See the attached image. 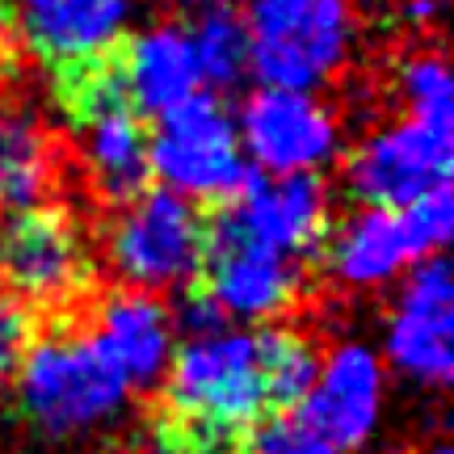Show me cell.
<instances>
[{
	"instance_id": "obj_1",
	"label": "cell",
	"mask_w": 454,
	"mask_h": 454,
	"mask_svg": "<svg viewBox=\"0 0 454 454\" xmlns=\"http://www.w3.org/2000/svg\"><path fill=\"white\" fill-rule=\"evenodd\" d=\"M127 400V379L93 337H47L17 366V412L43 442L93 438L122 417Z\"/></svg>"
},
{
	"instance_id": "obj_16",
	"label": "cell",
	"mask_w": 454,
	"mask_h": 454,
	"mask_svg": "<svg viewBox=\"0 0 454 454\" xmlns=\"http://www.w3.org/2000/svg\"><path fill=\"white\" fill-rule=\"evenodd\" d=\"M421 253L408 236L400 211H362L328 244V265L345 286H383Z\"/></svg>"
},
{
	"instance_id": "obj_22",
	"label": "cell",
	"mask_w": 454,
	"mask_h": 454,
	"mask_svg": "<svg viewBox=\"0 0 454 454\" xmlns=\"http://www.w3.org/2000/svg\"><path fill=\"white\" fill-rule=\"evenodd\" d=\"M248 454H337V450L316 429H308L294 412H274V417L253 425Z\"/></svg>"
},
{
	"instance_id": "obj_9",
	"label": "cell",
	"mask_w": 454,
	"mask_h": 454,
	"mask_svg": "<svg viewBox=\"0 0 454 454\" xmlns=\"http://www.w3.org/2000/svg\"><path fill=\"white\" fill-rule=\"evenodd\" d=\"M454 286L446 257H425L412 265L404 282V294L395 303L387 328V357L400 374H408L421 387H450L454 374Z\"/></svg>"
},
{
	"instance_id": "obj_23",
	"label": "cell",
	"mask_w": 454,
	"mask_h": 454,
	"mask_svg": "<svg viewBox=\"0 0 454 454\" xmlns=\"http://www.w3.org/2000/svg\"><path fill=\"white\" fill-rule=\"evenodd\" d=\"M30 349V311L17 303H0V387L9 383Z\"/></svg>"
},
{
	"instance_id": "obj_13",
	"label": "cell",
	"mask_w": 454,
	"mask_h": 454,
	"mask_svg": "<svg viewBox=\"0 0 454 454\" xmlns=\"http://www.w3.org/2000/svg\"><path fill=\"white\" fill-rule=\"evenodd\" d=\"M21 9L30 47L67 76L118 51L130 0H21Z\"/></svg>"
},
{
	"instance_id": "obj_5",
	"label": "cell",
	"mask_w": 454,
	"mask_h": 454,
	"mask_svg": "<svg viewBox=\"0 0 454 454\" xmlns=\"http://www.w3.org/2000/svg\"><path fill=\"white\" fill-rule=\"evenodd\" d=\"M202 240L207 219L185 198L144 190L114 227L110 261L130 286H144V294L181 291L202 270Z\"/></svg>"
},
{
	"instance_id": "obj_18",
	"label": "cell",
	"mask_w": 454,
	"mask_h": 454,
	"mask_svg": "<svg viewBox=\"0 0 454 454\" xmlns=\"http://www.w3.org/2000/svg\"><path fill=\"white\" fill-rule=\"evenodd\" d=\"M198 76L215 89H236L248 76V26L231 4H215L190 30Z\"/></svg>"
},
{
	"instance_id": "obj_11",
	"label": "cell",
	"mask_w": 454,
	"mask_h": 454,
	"mask_svg": "<svg viewBox=\"0 0 454 454\" xmlns=\"http://www.w3.org/2000/svg\"><path fill=\"white\" fill-rule=\"evenodd\" d=\"M383 404V371L366 345H340L316 374L303 404L291 408L299 421L316 429L337 454L366 446L379 425Z\"/></svg>"
},
{
	"instance_id": "obj_4",
	"label": "cell",
	"mask_w": 454,
	"mask_h": 454,
	"mask_svg": "<svg viewBox=\"0 0 454 454\" xmlns=\"http://www.w3.org/2000/svg\"><path fill=\"white\" fill-rule=\"evenodd\" d=\"M147 168L164 181L168 194L185 202L211 198L219 207L236 198L248 177L236 122L211 93H194L156 118V130H147Z\"/></svg>"
},
{
	"instance_id": "obj_3",
	"label": "cell",
	"mask_w": 454,
	"mask_h": 454,
	"mask_svg": "<svg viewBox=\"0 0 454 454\" xmlns=\"http://www.w3.org/2000/svg\"><path fill=\"white\" fill-rule=\"evenodd\" d=\"M244 26L261 89L311 93L345 64L354 17L345 0H248Z\"/></svg>"
},
{
	"instance_id": "obj_24",
	"label": "cell",
	"mask_w": 454,
	"mask_h": 454,
	"mask_svg": "<svg viewBox=\"0 0 454 454\" xmlns=\"http://www.w3.org/2000/svg\"><path fill=\"white\" fill-rule=\"evenodd\" d=\"M177 325H181V333H185L190 340H198V337H215V333H223L227 316L215 308L207 291L190 286V291L181 294V303H177Z\"/></svg>"
},
{
	"instance_id": "obj_21",
	"label": "cell",
	"mask_w": 454,
	"mask_h": 454,
	"mask_svg": "<svg viewBox=\"0 0 454 454\" xmlns=\"http://www.w3.org/2000/svg\"><path fill=\"white\" fill-rule=\"evenodd\" d=\"M400 219H404L408 236H412V244H417L421 261L425 257H438L442 248H446V240H450V227H454L450 185H442V190H434V194H425L421 202L404 207V211H400Z\"/></svg>"
},
{
	"instance_id": "obj_26",
	"label": "cell",
	"mask_w": 454,
	"mask_h": 454,
	"mask_svg": "<svg viewBox=\"0 0 454 454\" xmlns=\"http://www.w3.org/2000/svg\"><path fill=\"white\" fill-rule=\"evenodd\" d=\"M4 34H9V4L0 0V47H4Z\"/></svg>"
},
{
	"instance_id": "obj_2",
	"label": "cell",
	"mask_w": 454,
	"mask_h": 454,
	"mask_svg": "<svg viewBox=\"0 0 454 454\" xmlns=\"http://www.w3.org/2000/svg\"><path fill=\"white\" fill-rule=\"evenodd\" d=\"M168 408L173 421L211 438L236 442L270 412V387L261 371L257 333H215L185 340L168 371Z\"/></svg>"
},
{
	"instance_id": "obj_20",
	"label": "cell",
	"mask_w": 454,
	"mask_h": 454,
	"mask_svg": "<svg viewBox=\"0 0 454 454\" xmlns=\"http://www.w3.org/2000/svg\"><path fill=\"white\" fill-rule=\"evenodd\" d=\"M400 84H404L408 98V118L417 122H429V127H446L454 130V101H450V72H446V59L425 51V55H412L400 72Z\"/></svg>"
},
{
	"instance_id": "obj_25",
	"label": "cell",
	"mask_w": 454,
	"mask_h": 454,
	"mask_svg": "<svg viewBox=\"0 0 454 454\" xmlns=\"http://www.w3.org/2000/svg\"><path fill=\"white\" fill-rule=\"evenodd\" d=\"M404 17L412 26H434L442 17V0H404Z\"/></svg>"
},
{
	"instance_id": "obj_10",
	"label": "cell",
	"mask_w": 454,
	"mask_h": 454,
	"mask_svg": "<svg viewBox=\"0 0 454 454\" xmlns=\"http://www.w3.org/2000/svg\"><path fill=\"white\" fill-rule=\"evenodd\" d=\"M198 274L207 278L202 291L211 294L215 308L223 316H240V320H270L278 311H286L303 282L291 257H278L270 248L240 240L219 219H207Z\"/></svg>"
},
{
	"instance_id": "obj_27",
	"label": "cell",
	"mask_w": 454,
	"mask_h": 454,
	"mask_svg": "<svg viewBox=\"0 0 454 454\" xmlns=\"http://www.w3.org/2000/svg\"><path fill=\"white\" fill-rule=\"evenodd\" d=\"M429 454H454V450H450V442H434V446H429Z\"/></svg>"
},
{
	"instance_id": "obj_15",
	"label": "cell",
	"mask_w": 454,
	"mask_h": 454,
	"mask_svg": "<svg viewBox=\"0 0 454 454\" xmlns=\"http://www.w3.org/2000/svg\"><path fill=\"white\" fill-rule=\"evenodd\" d=\"M118 64H122V81H127L135 114H152V118L190 101L202 84L190 34L181 26H156V30L127 38L118 47Z\"/></svg>"
},
{
	"instance_id": "obj_6",
	"label": "cell",
	"mask_w": 454,
	"mask_h": 454,
	"mask_svg": "<svg viewBox=\"0 0 454 454\" xmlns=\"http://www.w3.org/2000/svg\"><path fill=\"white\" fill-rule=\"evenodd\" d=\"M454 130L404 118L374 130L345 164V181L366 211H404L425 194L450 185Z\"/></svg>"
},
{
	"instance_id": "obj_7",
	"label": "cell",
	"mask_w": 454,
	"mask_h": 454,
	"mask_svg": "<svg viewBox=\"0 0 454 454\" xmlns=\"http://www.w3.org/2000/svg\"><path fill=\"white\" fill-rule=\"evenodd\" d=\"M240 240L270 248L278 257H303L328 236V194L320 177H278L265 181L248 168L236 198L211 215Z\"/></svg>"
},
{
	"instance_id": "obj_12",
	"label": "cell",
	"mask_w": 454,
	"mask_h": 454,
	"mask_svg": "<svg viewBox=\"0 0 454 454\" xmlns=\"http://www.w3.org/2000/svg\"><path fill=\"white\" fill-rule=\"evenodd\" d=\"M0 278L26 299H59L84 278L81 240L64 215L17 211L0 219Z\"/></svg>"
},
{
	"instance_id": "obj_8",
	"label": "cell",
	"mask_w": 454,
	"mask_h": 454,
	"mask_svg": "<svg viewBox=\"0 0 454 454\" xmlns=\"http://www.w3.org/2000/svg\"><path fill=\"white\" fill-rule=\"evenodd\" d=\"M236 135L253 152L261 173L278 177H316V168L333 160L340 144L333 110L311 93L286 89H257L244 101Z\"/></svg>"
},
{
	"instance_id": "obj_14",
	"label": "cell",
	"mask_w": 454,
	"mask_h": 454,
	"mask_svg": "<svg viewBox=\"0 0 454 454\" xmlns=\"http://www.w3.org/2000/svg\"><path fill=\"white\" fill-rule=\"evenodd\" d=\"M93 345L110 357L127 387H152L173 357V311L144 291L110 294Z\"/></svg>"
},
{
	"instance_id": "obj_19",
	"label": "cell",
	"mask_w": 454,
	"mask_h": 454,
	"mask_svg": "<svg viewBox=\"0 0 454 454\" xmlns=\"http://www.w3.org/2000/svg\"><path fill=\"white\" fill-rule=\"evenodd\" d=\"M261 371H265V387H270V408L274 412H291L303 404V395L311 391L320 362L308 340L291 333V328H261Z\"/></svg>"
},
{
	"instance_id": "obj_17",
	"label": "cell",
	"mask_w": 454,
	"mask_h": 454,
	"mask_svg": "<svg viewBox=\"0 0 454 454\" xmlns=\"http://www.w3.org/2000/svg\"><path fill=\"white\" fill-rule=\"evenodd\" d=\"M51 181V144L17 106H0V211H34Z\"/></svg>"
}]
</instances>
